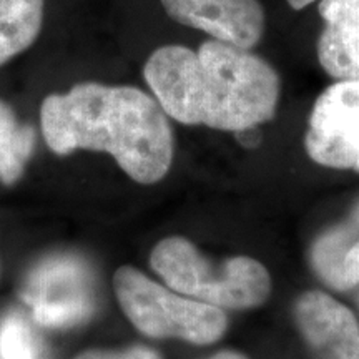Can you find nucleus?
<instances>
[{"mask_svg": "<svg viewBox=\"0 0 359 359\" xmlns=\"http://www.w3.org/2000/svg\"><path fill=\"white\" fill-rule=\"evenodd\" d=\"M143 77L170 118L241 133L276 114V70L246 48L206 40L198 50L165 45L148 57Z\"/></svg>", "mask_w": 359, "mask_h": 359, "instance_id": "1", "label": "nucleus"}, {"mask_svg": "<svg viewBox=\"0 0 359 359\" xmlns=\"http://www.w3.org/2000/svg\"><path fill=\"white\" fill-rule=\"evenodd\" d=\"M40 128L53 154H109L142 185L163 180L173 163L168 115L155 97L130 85L82 82L52 93L40 105Z\"/></svg>", "mask_w": 359, "mask_h": 359, "instance_id": "2", "label": "nucleus"}, {"mask_svg": "<svg viewBox=\"0 0 359 359\" xmlns=\"http://www.w3.org/2000/svg\"><path fill=\"white\" fill-rule=\"evenodd\" d=\"M150 266L168 288L222 309L258 308L273 290L271 275L258 259L240 255L215 263L185 236L160 240Z\"/></svg>", "mask_w": 359, "mask_h": 359, "instance_id": "3", "label": "nucleus"}, {"mask_svg": "<svg viewBox=\"0 0 359 359\" xmlns=\"http://www.w3.org/2000/svg\"><path fill=\"white\" fill-rule=\"evenodd\" d=\"M114 291L127 320L142 334L208 346L228 331L224 309L160 285L135 266H120Z\"/></svg>", "mask_w": 359, "mask_h": 359, "instance_id": "4", "label": "nucleus"}, {"mask_svg": "<svg viewBox=\"0 0 359 359\" xmlns=\"http://www.w3.org/2000/svg\"><path fill=\"white\" fill-rule=\"evenodd\" d=\"M304 148L321 167L359 172V79L338 80L316 98Z\"/></svg>", "mask_w": 359, "mask_h": 359, "instance_id": "5", "label": "nucleus"}, {"mask_svg": "<svg viewBox=\"0 0 359 359\" xmlns=\"http://www.w3.org/2000/svg\"><path fill=\"white\" fill-rule=\"evenodd\" d=\"M293 318L311 359H359V321L331 294L309 290L296 298Z\"/></svg>", "mask_w": 359, "mask_h": 359, "instance_id": "6", "label": "nucleus"}, {"mask_svg": "<svg viewBox=\"0 0 359 359\" xmlns=\"http://www.w3.org/2000/svg\"><path fill=\"white\" fill-rule=\"evenodd\" d=\"M170 19L201 30L219 42L251 48L264 32V11L258 0H160Z\"/></svg>", "mask_w": 359, "mask_h": 359, "instance_id": "7", "label": "nucleus"}, {"mask_svg": "<svg viewBox=\"0 0 359 359\" xmlns=\"http://www.w3.org/2000/svg\"><path fill=\"white\" fill-rule=\"evenodd\" d=\"M326 27L318 39V60L336 80L359 79V0H323Z\"/></svg>", "mask_w": 359, "mask_h": 359, "instance_id": "8", "label": "nucleus"}, {"mask_svg": "<svg viewBox=\"0 0 359 359\" xmlns=\"http://www.w3.org/2000/svg\"><path fill=\"white\" fill-rule=\"evenodd\" d=\"M309 264L318 278L336 291L359 285V200L346 218L313 241Z\"/></svg>", "mask_w": 359, "mask_h": 359, "instance_id": "9", "label": "nucleus"}, {"mask_svg": "<svg viewBox=\"0 0 359 359\" xmlns=\"http://www.w3.org/2000/svg\"><path fill=\"white\" fill-rule=\"evenodd\" d=\"M43 7L45 0H0V67L37 40Z\"/></svg>", "mask_w": 359, "mask_h": 359, "instance_id": "10", "label": "nucleus"}, {"mask_svg": "<svg viewBox=\"0 0 359 359\" xmlns=\"http://www.w3.org/2000/svg\"><path fill=\"white\" fill-rule=\"evenodd\" d=\"M35 128L22 123L7 102L0 100V182L12 185L24 173L35 147Z\"/></svg>", "mask_w": 359, "mask_h": 359, "instance_id": "11", "label": "nucleus"}, {"mask_svg": "<svg viewBox=\"0 0 359 359\" xmlns=\"http://www.w3.org/2000/svg\"><path fill=\"white\" fill-rule=\"evenodd\" d=\"M45 348L34 327L20 314L0 321V359H43Z\"/></svg>", "mask_w": 359, "mask_h": 359, "instance_id": "12", "label": "nucleus"}, {"mask_svg": "<svg viewBox=\"0 0 359 359\" xmlns=\"http://www.w3.org/2000/svg\"><path fill=\"white\" fill-rule=\"evenodd\" d=\"M74 359H163L158 351L145 344H133L123 349H87Z\"/></svg>", "mask_w": 359, "mask_h": 359, "instance_id": "13", "label": "nucleus"}, {"mask_svg": "<svg viewBox=\"0 0 359 359\" xmlns=\"http://www.w3.org/2000/svg\"><path fill=\"white\" fill-rule=\"evenodd\" d=\"M206 359H250V358L243 353L235 351V349H223V351H218L217 354H213V356Z\"/></svg>", "mask_w": 359, "mask_h": 359, "instance_id": "14", "label": "nucleus"}, {"mask_svg": "<svg viewBox=\"0 0 359 359\" xmlns=\"http://www.w3.org/2000/svg\"><path fill=\"white\" fill-rule=\"evenodd\" d=\"M286 2H288L290 7L294 8V11H302V8L311 6L314 0H286Z\"/></svg>", "mask_w": 359, "mask_h": 359, "instance_id": "15", "label": "nucleus"}]
</instances>
